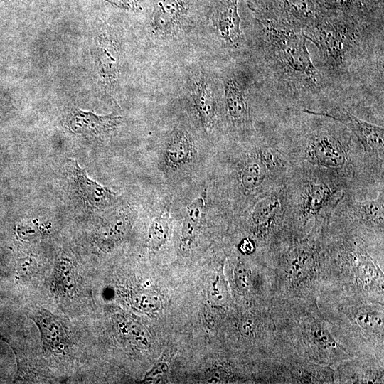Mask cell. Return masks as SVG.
<instances>
[{
	"label": "cell",
	"mask_w": 384,
	"mask_h": 384,
	"mask_svg": "<svg viewBox=\"0 0 384 384\" xmlns=\"http://www.w3.org/2000/svg\"><path fill=\"white\" fill-rule=\"evenodd\" d=\"M322 292L384 304L383 249L328 225L323 237Z\"/></svg>",
	"instance_id": "obj_1"
},
{
	"label": "cell",
	"mask_w": 384,
	"mask_h": 384,
	"mask_svg": "<svg viewBox=\"0 0 384 384\" xmlns=\"http://www.w3.org/2000/svg\"><path fill=\"white\" fill-rule=\"evenodd\" d=\"M258 47L273 93L302 101L327 87L314 64L302 31L256 18Z\"/></svg>",
	"instance_id": "obj_2"
},
{
	"label": "cell",
	"mask_w": 384,
	"mask_h": 384,
	"mask_svg": "<svg viewBox=\"0 0 384 384\" xmlns=\"http://www.w3.org/2000/svg\"><path fill=\"white\" fill-rule=\"evenodd\" d=\"M270 306L282 356L331 367L351 357L331 333L317 299L276 298Z\"/></svg>",
	"instance_id": "obj_3"
},
{
	"label": "cell",
	"mask_w": 384,
	"mask_h": 384,
	"mask_svg": "<svg viewBox=\"0 0 384 384\" xmlns=\"http://www.w3.org/2000/svg\"><path fill=\"white\" fill-rule=\"evenodd\" d=\"M302 32L318 48L324 74L341 82L371 53L375 34L383 33V21L319 15Z\"/></svg>",
	"instance_id": "obj_4"
},
{
	"label": "cell",
	"mask_w": 384,
	"mask_h": 384,
	"mask_svg": "<svg viewBox=\"0 0 384 384\" xmlns=\"http://www.w3.org/2000/svg\"><path fill=\"white\" fill-rule=\"evenodd\" d=\"M285 188L287 233L290 239H297L329 223L346 193V176L310 165L296 171L292 167Z\"/></svg>",
	"instance_id": "obj_5"
},
{
	"label": "cell",
	"mask_w": 384,
	"mask_h": 384,
	"mask_svg": "<svg viewBox=\"0 0 384 384\" xmlns=\"http://www.w3.org/2000/svg\"><path fill=\"white\" fill-rule=\"evenodd\" d=\"M327 225L278 243L264 256L272 299H317L321 287L323 236Z\"/></svg>",
	"instance_id": "obj_6"
},
{
	"label": "cell",
	"mask_w": 384,
	"mask_h": 384,
	"mask_svg": "<svg viewBox=\"0 0 384 384\" xmlns=\"http://www.w3.org/2000/svg\"><path fill=\"white\" fill-rule=\"evenodd\" d=\"M318 306L351 357L384 360V304L338 293H320Z\"/></svg>",
	"instance_id": "obj_7"
},
{
	"label": "cell",
	"mask_w": 384,
	"mask_h": 384,
	"mask_svg": "<svg viewBox=\"0 0 384 384\" xmlns=\"http://www.w3.org/2000/svg\"><path fill=\"white\" fill-rule=\"evenodd\" d=\"M303 111L309 112L312 118L306 123L302 137L304 164L346 176L349 172L347 169L351 166V145L356 139L343 123L308 109Z\"/></svg>",
	"instance_id": "obj_8"
},
{
	"label": "cell",
	"mask_w": 384,
	"mask_h": 384,
	"mask_svg": "<svg viewBox=\"0 0 384 384\" xmlns=\"http://www.w3.org/2000/svg\"><path fill=\"white\" fill-rule=\"evenodd\" d=\"M337 207L342 209L331 217V226L358 236L370 245L383 249L384 235V191L381 188L377 198L356 201L347 194L339 201Z\"/></svg>",
	"instance_id": "obj_9"
},
{
	"label": "cell",
	"mask_w": 384,
	"mask_h": 384,
	"mask_svg": "<svg viewBox=\"0 0 384 384\" xmlns=\"http://www.w3.org/2000/svg\"><path fill=\"white\" fill-rule=\"evenodd\" d=\"M286 214L285 184L262 195L252 206L248 218L250 238L260 242L265 254L287 238Z\"/></svg>",
	"instance_id": "obj_10"
},
{
	"label": "cell",
	"mask_w": 384,
	"mask_h": 384,
	"mask_svg": "<svg viewBox=\"0 0 384 384\" xmlns=\"http://www.w3.org/2000/svg\"><path fill=\"white\" fill-rule=\"evenodd\" d=\"M260 363V381L265 383H334V368L292 356H280Z\"/></svg>",
	"instance_id": "obj_11"
},
{
	"label": "cell",
	"mask_w": 384,
	"mask_h": 384,
	"mask_svg": "<svg viewBox=\"0 0 384 384\" xmlns=\"http://www.w3.org/2000/svg\"><path fill=\"white\" fill-rule=\"evenodd\" d=\"M256 18L304 31L318 17L316 0H258Z\"/></svg>",
	"instance_id": "obj_12"
},
{
	"label": "cell",
	"mask_w": 384,
	"mask_h": 384,
	"mask_svg": "<svg viewBox=\"0 0 384 384\" xmlns=\"http://www.w3.org/2000/svg\"><path fill=\"white\" fill-rule=\"evenodd\" d=\"M312 112L343 123L363 147L364 157L367 159V161L375 164L381 170H383V127L358 118L344 108L338 109L337 114L326 112Z\"/></svg>",
	"instance_id": "obj_13"
},
{
	"label": "cell",
	"mask_w": 384,
	"mask_h": 384,
	"mask_svg": "<svg viewBox=\"0 0 384 384\" xmlns=\"http://www.w3.org/2000/svg\"><path fill=\"white\" fill-rule=\"evenodd\" d=\"M334 383H383L384 360L373 356H354L332 367Z\"/></svg>",
	"instance_id": "obj_14"
},
{
	"label": "cell",
	"mask_w": 384,
	"mask_h": 384,
	"mask_svg": "<svg viewBox=\"0 0 384 384\" xmlns=\"http://www.w3.org/2000/svg\"><path fill=\"white\" fill-rule=\"evenodd\" d=\"M226 110L233 127L238 132L252 130L251 107L245 86L234 76L223 80Z\"/></svg>",
	"instance_id": "obj_15"
},
{
	"label": "cell",
	"mask_w": 384,
	"mask_h": 384,
	"mask_svg": "<svg viewBox=\"0 0 384 384\" xmlns=\"http://www.w3.org/2000/svg\"><path fill=\"white\" fill-rule=\"evenodd\" d=\"M318 15L383 19V0H316Z\"/></svg>",
	"instance_id": "obj_16"
},
{
	"label": "cell",
	"mask_w": 384,
	"mask_h": 384,
	"mask_svg": "<svg viewBox=\"0 0 384 384\" xmlns=\"http://www.w3.org/2000/svg\"><path fill=\"white\" fill-rule=\"evenodd\" d=\"M68 161L78 191L86 209L98 210L109 206L115 200L116 193L90 179L78 161L73 159Z\"/></svg>",
	"instance_id": "obj_17"
},
{
	"label": "cell",
	"mask_w": 384,
	"mask_h": 384,
	"mask_svg": "<svg viewBox=\"0 0 384 384\" xmlns=\"http://www.w3.org/2000/svg\"><path fill=\"white\" fill-rule=\"evenodd\" d=\"M117 112L107 115H97L78 108L71 111L66 126L73 132L92 137H100L113 131L121 121Z\"/></svg>",
	"instance_id": "obj_18"
},
{
	"label": "cell",
	"mask_w": 384,
	"mask_h": 384,
	"mask_svg": "<svg viewBox=\"0 0 384 384\" xmlns=\"http://www.w3.org/2000/svg\"><path fill=\"white\" fill-rule=\"evenodd\" d=\"M38 326L43 347L49 351H64L68 345V334L60 319L50 311L40 309L30 316Z\"/></svg>",
	"instance_id": "obj_19"
},
{
	"label": "cell",
	"mask_w": 384,
	"mask_h": 384,
	"mask_svg": "<svg viewBox=\"0 0 384 384\" xmlns=\"http://www.w3.org/2000/svg\"><path fill=\"white\" fill-rule=\"evenodd\" d=\"M240 18L238 0H223L215 16V26L224 41L238 48L241 44Z\"/></svg>",
	"instance_id": "obj_20"
},
{
	"label": "cell",
	"mask_w": 384,
	"mask_h": 384,
	"mask_svg": "<svg viewBox=\"0 0 384 384\" xmlns=\"http://www.w3.org/2000/svg\"><path fill=\"white\" fill-rule=\"evenodd\" d=\"M191 96L203 126L208 129L216 117V102L211 82L203 75L196 77L191 84Z\"/></svg>",
	"instance_id": "obj_21"
},
{
	"label": "cell",
	"mask_w": 384,
	"mask_h": 384,
	"mask_svg": "<svg viewBox=\"0 0 384 384\" xmlns=\"http://www.w3.org/2000/svg\"><path fill=\"white\" fill-rule=\"evenodd\" d=\"M195 154L194 146L190 136L183 129H176L168 142L164 159L171 169L180 168L190 163Z\"/></svg>",
	"instance_id": "obj_22"
},
{
	"label": "cell",
	"mask_w": 384,
	"mask_h": 384,
	"mask_svg": "<svg viewBox=\"0 0 384 384\" xmlns=\"http://www.w3.org/2000/svg\"><path fill=\"white\" fill-rule=\"evenodd\" d=\"M94 53L102 80L110 85L115 83L119 68V55L116 45L107 36H100Z\"/></svg>",
	"instance_id": "obj_23"
},
{
	"label": "cell",
	"mask_w": 384,
	"mask_h": 384,
	"mask_svg": "<svg viewBox=\"0 0 384 384\" xmlns=\"http://www.w3.org/2000/svg\"><path fill=\"white\" fill-rule=\"evenodd\" d=\"M205 206L206 193H203L186 208L179 244L181 251L185 254L191 250V244L203 216Z\"/></svg>",
	"instance_id": "obj_24"
},
{
	"label": "cell",
	"mask_w": 384,
	"mask_h": 384,
	"mask_svg": "<svg viewBox=\"0 0 384 384\" xmlns=\"http://www.w3.org/2000/svg\"><path fill=\"white\" fill-rule=\"evenodd\" d=\"M186 11V6L181 0H161L155 9L152 28L155 31H164L174 24Z\"/></svg>",
	"instance_id": "obj_25"
},
{
	"label": "cell",
	"mask_w": 384,
	"mask_h": 384,
	"mask_svg": "<svg viewBox=\"0 0 384 384\" xmlns=\"http://www.w3.org/2000/svg\"><path fill=\"white\" fill-rule=\"evenodd\" d=\"M170 215L162 212L152 221L149 230V245L151 249L158 250L167 240L169 234Z\"/></svg>",
	"instance_id": "obj_26"
},
{
	"label": "cell",
	"mask_w": 384,
	"mask_h": 384,
	"mask_svg": "<svg viewBox=\"0 0 384 384\" xmlns=\"http://www.w3.org/2000/svg\"><path fill=\"white\" fill-rule=\"evenodd\" d=\"M206 380L210 383H233L241 379L240 374L237 373L235 369L228 364L210 369L206 375Z\"/></svg>",
	"instance_id": "obj_27"
},
{
	"label": "cell",
	"mask_w": 384,
	"mask_h": 384,
	"mask_svg": "<svg viewBox=\"0 0 384 384\" xmlns=\"http://www.w3.org/2000/svg\"><path fill=\"white\" fill-rule=\"evenodd\" d=\"M134 305L146 311H155L160 307V299L154 292H139L133 297Z\"/></svg>",
	"instance_id": "obj_28"
},
{
	"label": "cell",
	"mask_w": 384,
	"mask_h": 384,
	"mask_svg": "<svg viewBox=\"0 0 384 384\" xmlns=\"http://www.w3.org/2000/svg\"><path fill=\"white\" fill-rule=\"evenodd\" d=\"M112 6L130 11H140L142 9L139 0H105Z\"/></svg>",
	"instance_id": "obj_29"
},
{
	"label": "cell",
	"mask_w": 384,
	"mask_h": 384,
	"mask_svg": "<svg viewBox=\"0 0 384 384\" xmlns=\"http://www.w3.org/2000/svg\"><path fill=\"white\" fill-rule=\"evenodd\" d=\"M239 252L245 256L254 254L257 250L255 242L249 237L243 238L238 244Z\"/></svg>",
	"instance_id": "obj_30"
},
{
	"label": "cell",
	"mask_w": 384,
	"mask_h": 384,
	"mask_svg": "<svg viewBox=\"0 0 384 384\" xmlns=\"http://www.w3.org/2000/svg\"><path fill=\"white\" fill-rule=\"evenodd\" d=\"M167 369L168 366L166 363H159L146 375V380L151 381L162 377L166 373Z\"/></svg>",
	"instance_id": "obj_31"
},
{
	"label": "cell",
	"mask_w": 384,
	"mask_h": 384,
	"mask_svg": "<svg viewBox=\"0 0 384 384\" xmlns=\"http://www.w3.org/2000/svg\"><path fill=\"white\" fill-rule=\"evenodd\" d=\"M0 118H1V115H0Z\"/></svg>",
	"instance_id": "obj_32"
}]
</instances>
